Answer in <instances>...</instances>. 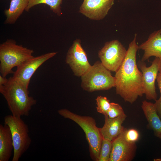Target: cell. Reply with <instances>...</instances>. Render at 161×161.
<instances>
[{
  "label": "cell",
  "mask_w": 161,
  "mask_h": 161,
  "mask_svg": "<svg viewBox=\"0 0 161 161\" xmlns=\"http://www.w3.org/2000/svg\"><path fill=\"white\" fill-rule=\"evenodd\" d=\"M127 50L119 41L114 40L106 42L99 51L98 56L106 69L115 72L122 64Z\"/></svg>",
  "instance_id": "cell-7"
},
{
  "label": "cell",
  "mask_w": 161,
  "mask_h": 161,
  "mask_svg": "<svg viewBox=\"0 0 161 161\" xmlns=\"http://www.w3.org/2000/svg\"><path fill=\"white\" fill-rule=\"evenodd\" d=\"M4 122L9 127L11 133L13 145L12 161H18L31 144L28 126L21 117L12 114L6 115Z\"/></svg>",
  "instance_id": "cell-6"
},
{
  "label": "cell",
  "mask_w": 161,
  "mask_h": 161,
  "mask_svg": "<svg viewBox=\"0 0 161 161\" xmlns=\"http://www.w3.org/2000/svg\"><path fill=\"white\" fill-rule=\"evenodd\" d=\"M124 128L112 141V148L109 161H131L135 155V143L127 141L124 136Z\"/></svg>",
  "instance_id": "cell-11"
},
{
  "label": "cell",
  "mask_w": 161,
  "mask_h": 161,
  "mask_svg": "<svg viewBox=\"0 0 161 161\" xmlns=\"http://www.w3.org/2000/svg\"><path fill=\"white\" fill-rule=\"evenodd\" d=\"M159 64L160 58L157 57L149 67H147L143 61H140L138 63L137 66L142 73L144 94L148 100L155 101L157 99L155 81L158 73Z\"/></svg>",
  "instance_id": "cell-10"
},
{
  "label": "cell",
  "mask_w": 161,
  "mask_h": 161,
  "mask_svg": "<svg viewBox=\"0 0 161 161\" xmlns=\"http://www.w3.org/2000/svg\"><path fill=\"white\" fill-rule=\"evenodd\" d=\"M121 106L118 103L111 102L110 107L107 115L110 118H114L125 114Z\"/></svg>",
  "instance_id": "cell-21"
},
{
  "label": "cell",
  "mask_w": 161,
  "mask_h": 161,
  "mask_svg": "<svg viewBox=\"0 0 161 161\" xmlns=\"http://www.w3.org/2000/svg\"><path fill=\"white\" fill-rule=\"evenodd\" d=\"M63 0H29L28 5L25 11H28L34 6L40 4H47L50 10L59 16H61L63 13L61 9V5Z\"/></svg>",
  "instance_id": "cell-18"
},
{
  "label": "cell",
  "mask_w": 161,
  "mask_h": 161,
  "mask_svg": "<svg viewBox=\"0 0 161 161\" xmlns=\"http://www.w3.org/2000/svg\"><path fill=\"white\" fill-rule=\"evenodd\" d=\"M141 108L148 122V127L153 131L156 137L161 140V120L154 103L144 100Z\"/></svg>",
  "instance_id": "cell-15"
},
{
  "label": "cell",
  "mask_w": 161,
  "mask_h": 161,
  "mask_svg": "<svg viewBox=\"0 0 161 161\" xmlns=\"http://www.w3.org/2000/svg\"><path fill=\"white\" fill-rule=\"evenodd\" d=\"M112 148V141L102 139L98 161H109Z\"/></svg>",
  "instance_id": "cell-19"
},
{
  "label": "cell",
  "mask_w": 161,
  "mask_h": 161,
  "mask_svg": "<svg viewBox=\"0 0 161 161\" xmlns=\"http://www.w3.org/2000/svg\"><path fill=\"white\" fill-rule=\"evenodd\" d=\"M137 34L129 44L125 58L114 76L116 93L132 104L144 94L142 72L138 68L136 55L138 49Z\"/></svg>",
  "instance_id": "cell-1"
},
{
  "label": "cell",
  "mask_w": 161,
  "mask_h": 161,
  "mask_svg": "<svg viewBox=\"0 0 161 161\" xmlns=\"http://www.w3.org/2000/svg\"><path fill=\"white\" fill-rule=\"evenodd\" d=\"M58 112L64 118L73 121L82 128L89 145L91 157L93 160L98 161L103 138L95 119L89 116L79 115L65 109H59Z\"/></svg>",
  "instance_id": "cell-3"
},
{
  "label": "cell",
  "mask_w": 161,
  "mask_h": 161,
  "mask_svg": "<svg viewBox=\"0 0 161 161\" xmlns=\"http://www.w3.org/2000/svg\"><path fill=\"white\" fill-rule=\"evenodd\" d=\"M13 151L10 130L5 124H0V161H9Z\"/></svg>",
  "instance_id": "cell-16"
},
{
  "label": "cell",
  "mask_w": 161,
  "mask_h": 161,
  "mask_svg": "<svg viewBox=\"0 0 161 161\" xmlns=\"http://www.w3.org/2000/svg\"><path fill=\"white\" fill-rule=\"evenodd\" d=\"M154 104L156 108L157 113L161 119V96L160 98L155 101Z\"/></svg>",
  "instance_id": "cell-23"
},
{
  "label": "cell",
  "mask_w": 161,
  "mask_h": 161,
  "mask_svg": "<svg viewBox=\"0 0 161 161\" xmlns=\"http://www.w3.org/2000/svg\"><path fill=\"white\" fill-rule=\"evenodd\" d=\"M139 49L144 51L141 61L144 62L152 56L161 58V29L155 31L148 39L138 46Z\"/></svg>",
  "instance_id": "cell-14"
},
{
  "label": "cell",
  "mask_w": 161,
  "mask_h": 161,
  "mask_svg": "<svg viewBox=\"0 0 161 161\" xmlns=\"http://www.w3.org/2000/svg\"><path fill=\"white\" fill-rule=\"evenodd\" d=\"M34 51L8 39L0 44V72L4 77L13 73L12 69L34 57Z\"/></svg>",
  "instance_id": "cell-4"
},
{
  "label": "cell",
  "mask_w": 161,
  "mask_h": 161,
  "mask_svg": "<svg viewBox=\"0 0 161 161\" xmlns=\"http://www.w3.org/2000/svg\"><path fill=\"white\" fill-rule=\"evenodd\" d=\"M96 101L97 112L104 116L107 115L111 105L110 100L106 97L99 96L96 99Z\"/></svg>",
  "instance_id": "cell-20"
},
{
  "label": "cell",
  "mask_w": 161,
  "mask_h": 161,
  "mask_svg": "<svg viewBox=\"0 0 161 161\" xmlns=\"http://www.w3.org/2000/svg\"><path fill=\"white\" fill-rule=\"evenodd\" d=\"M29 0H10L9 8L4 12L6 19L5 24H13L25 10Z\"/></svg>",
  "instance_id": "cell-17"
},
{
  "label": "cell",
  "mask_w": 161,
  "mask_h": 161,
  "mask_svg": "<svg viewBox=\"0 0 161 161\" xmlns=\"http://www.w3.org/2000/svg\"><path fill=\"white\" fill-rule=\"evenodd\" d=\"M156 80L161 96V74L160 72L158 74Z\"/></svg>",
  "instance_id": "cell-24"
},
{
  "label": "cell",
  "mask_w": 161,
  "mask_h": 161,
  "mask_svg": "<svg viewBox=\"0 0 161 161\" xmlns=\"http://www.w3.org/2000/svg\"><path fill=\"white\" fill-rule=\"evenodd\" d=\"M8 79L6 77H4L1 75H0V86L5 85L7 83Z\"/></svg>",
  "instance_id": "cell-25"
},
{
  "label": "cell",
  "mask_w": 161,
  "mask_h": 161,
  "mask_svg": "<svg viewBox=\"0 0 161 161\" xmlns=\"http://www.w3.org/2000/svg\"><path fill=\"white\" fill-rule=\"evenodd\" d=\"M159 71L161 74V58H160V64L159 66Z\"/></svg>",
  "instance_id": "cell-26"
},
{
  "label": "cell",
  "mask_w": 161,
  "mask_h": 161,
  "mask_svg": "<svg viewBox=\"0 0 161 161\" xmlns=\"http://www.w3.org/2000/svg\"><path fill=\"white\" fill-rule=\"evenodd\" d=\"M126 117V114L114 118L105 116L104 124L99 128L103 139L112 141L118 136L124 128L122 124Z\"/></svg>",
  "instance_id": "cell-13"
},
{
  "label": "cell",
  "mask_w": 161,
  "mask_h": 161,
  "mask_svg": "<svg viewBox=\"0 0 161 161\" xmlns=\"http://www.w3.org/2000/svg\"><path fill=\"white\" fill-rule=\"evenodd\" d=\"M81 86L86 91L106 90L115 87V79L101 62L96 61L81 77Z\"/></svg>",
  "instance_id": "cell-5"
},
{
  "label": "cell",
  "mask_w": 161,
  "mask_h": 161,
  "mask_svg": "<svg viewBox=\"0 0 161 161\" xmlns=\"http://www.w3.org/2000/svg\"><path fill=\"white\" fill-rule=\"evenodd\" d=\"M65 62L77 77H81L91 66L80 39H76L73 41L67 53Z\"/></svg>",
  "instance_id": "cell-9"
},
{
  "label": "cell",
  "mask_w": 161,
  "mask_h": 161,
  "mask_svg": "<svg viewBox=\"0 0 161 161\" xmlns=\"http://www.w3.org/2000/svg\"><path fill=\"white\" fill-rule=\"evenodd\" d=\"M114 0H83L79 12L90 19L99 21L107 15Z\"/></svg>",
  "instance_id": "cell-12"
},
{
  "label": "cell",
  "mask_w": 161,
  "mask_h": 161,
  "mask_svg": "<svg viewBox=\"0 0 161 161\" xmlns=\"http://www.w3.org/2000/svg\"><path fill=\"white\" fill-rule=\"evenodd\" d=\"M57 52H52L33 57L17 67L13 78L28 89L30 79L38 69L44 62L53 57Z\"/></svg>",
  "instance_id": "cell-8"
},
{
  "label": "cell",
  "mask_w": 161,
  "mask_h": 161,
  "mask_svg": "<svg viewBox=\"0 0 161 161\" xmlns=\"http://www.w3.org/2000/svg\"><path fill=\"white\" fill-rule=\"evenodd\" d=\"M0 92L6 100L13 115L18 117L28 116L37 100L29 95L28 89L10 77L7 83L0 86Z\"/></svg>",
  "instance_id": "cell-2"
},
{
  "label": "cell",
  "mask_w": 161,
  "mask_h": 161,
  "mask_svg": "<svg viewBox=\"0 0 161 161\" xmlns=\"http://www.w3.org/2000/svg\"><path fill=\"white\" fill-rule=\"evenodd\" d=\"M124 131L125 138L129 142L135 143L139 139V133L138 131L135 129H127L124 128Z\"/></svg>",
  "instance_id": "cell-22"
}]
</instances>
